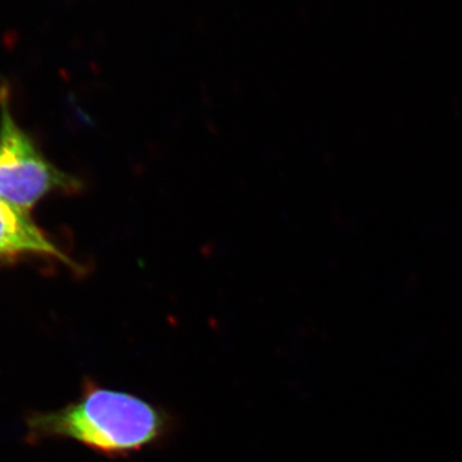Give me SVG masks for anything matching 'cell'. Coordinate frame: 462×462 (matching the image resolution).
<instances>
[{
    "instance_id": "2",
    "label": "cell",
    "mask_w": 462,
    "mask_h": 462,
    "mask_svg": "<svg viewBox=\"0 0 462 462\" xmlns=\"http://www.w3.org/2000/svg\"><path fill=\"white\" fill-rule=\"evenodd\" d=\"M81 188V181L53 165L18 125L7 89L0 88V199L32 214L51 193Z\"/></svg>"
},
{
    "instance_id": "3",
    "label": "cell",
    "mask_w": 462,
    "mask_h": 462,
    "mask_svg": "<svg viewBox=\"0 0 462 462\" xmlns=\"http://www.w3.org/2000/svg\"><path fill=\"white\" fill-rule=\"evenodd\" d=\"M54 258L80 269L32 220L30 212L0 199V260L20 256Z\"/></svg>"
},
{
    "instance_id": "1",
    "label": "cell",
    "mask_w": 462,
    "mask_h": 462,
    "mask_svg": "<svg viewBox=\"0 0 462 462\" xmlns=\"http://www.w3.org/2000/svg\"><path fill=\"white\" fill-rule=\"evenodd\" d=\"M27 427L35 439H72L98 454L123 457L162 442L173 430V419L144 398L88 383L78 401L35 413Z\"/></svg>"
}]
</instances>
